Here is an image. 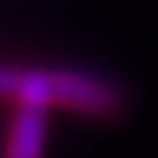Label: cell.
<instances>
[{"mask_svg": "<svg viewBox=\"0 0 158 158\" xmlns=\"http://www.w3.org/2000/svg\"><path fill=\"white\" fill-rule=\"evenodd\" d=\"M50 79V102L59 108L88 114V117H114L123 108L120 88L106 76H94L88 70L56 68L47 70Z\"/></svg>", "mask_w": 158, "mask_h": 158, "instance_id": "obj_1", "label": "cell"}, {"mask_svg": "<svg viewBox=\"0 0 158 158\" xmlns=\"http://www.w3.org/2000/svg\"><path fill=\"white\" fill-rule=\"evenodd\" d=\"M47 111L44 106H18L6 132L3 158H44L47 147Z\"/></svg>", "mask_w": 158, "mask_h": 158, "instance_id": "obj_2", "label": "cell"}, {"mask_svg": "<svg viewBox=\"0 0 158 158\" xmlns=\"http://www.w3.org/2000/svg\"><path fill=\"white\" fill-rule=\"evenodd\" d=\"M21 70L23 68H9V64H0V100H15L18 82H21Z\"/></svg>", "mask_w": 158, "mask_h": 158, "instance_id": "obj_3", "label": "cell"}]
</instances>
